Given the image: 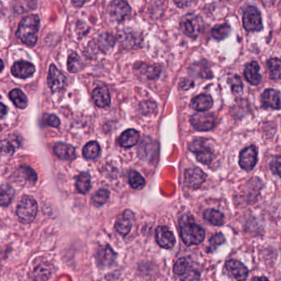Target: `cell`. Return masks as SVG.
<instances>
[{
    "mask_svg": "<svg viewBox=\"0 0 281 281\" xmlns=\"http://www.w3.org/2000/svg\"><path fill=\"white\" fill-rule=\"evenodd\" d=\"M76 187L78 191L82 194H86L89 192L91 189V177L88 173L82 172L78 176Z\"/></svg>",
    "mask_w": 281,
    "mask_h": 281,
    "instance_id": "83f0119b",
    "label": "cell"
},
{
    "mask_svg": "<svg viewBox=\"0 0 281 281\" xmlns=\"http://www.w3.org/2000/svg\"><path fill=\"white\" fill-rule=\"evenodd\" d=\"M181 29L186 35L191 38L199 36L204 29V22L201 17L194 13L185 15L181 20Z\"/></svg>",
    "mask_w": 281,
    "mask_h": 281,
    "instance_id": "277c9868",
    "label": "cell"
},
{
    "mask_svg": "<svg viewBox=\"0 0 281 281\" xmlns=\"http://www.w3.org/2000/svg\"><path fill=\"white\" fill-rule=\"evenodd\" d=\"M192 126L198 131H209L215 125V118L212 113H196L191 118Z\"/></svg>",
    "mask_w": 281,
    "mask_h": 281,
    "instance_id": "9c48e42d",
    "label": "cell"
},
{
    "mask_svg": "<svg viewBox=\"0 0 281 281\" xmlns=\"http://www.w3.org/2000/svg\"><path fill=\"white\" fill-rule=\"evenodd\" d=\"M179 224L181 237L186 245H199L204 241L205 237L204 229L196 223L193 217L184 214L180 219Z\"/></svg>",
    "mask_w": 281,
    "mask_h": 281,
    "instance_id": "6da1fadb",
    "label": "cell"
},
{
    "mask_svg": "<svg viewBox=\"0 0 281 281\" xmlns=\"http://www.w3.org/2000/svg\"><path fill=\"white\" fill-rule=\"evenodd\" d=\"M108 12L112 20L117 22H122L129 17L131 8L124 0H114L110 4Z\"/></svg>",
    "mask_w": 281,
    "mask_h": 281,
    "instance_id": "52a82bcc",
    "label": "cell"
},
{
    "mask_svg": "<svg viewBox=\"0 0 281 281\" xmlns=\"http://www.w3.org/2000/svg\"><path fill=\"white\" fill-rule=\"evenodd\" d=\"M117 39L122 48L125 49H138L142 44V35L134 30L124 29L117 35Z\"/></svg>",
    "mask_w": 281,
    "mask_h": 281,
    "instance_id": "5b68a950",
    "label": "cell"
},
{
    "mask_svg": "<svg viewBox=\"0 0 281 281\" xmlns=\"http://www.w3.org/2000/svg\"><path fill=\"white\" fill-rule=\"evenodd\" d=\"M19 175L23 176L27 182H31L32 184L35 183L36 181L38 180V175L29 166H21L19 169Z\"/></svg>",
    "mask_w": 281,
    "mask_h": 281,
    "instance_id": "74e56055",
    "label": "cell"
},
{
    "mask_svg": "<svg viewBox=\"0 0 281 281\" xmlns=\"http://www.w3.org/2000/svg\"><path fill=\"white\" fill-rule=\"evenodd\" d=\"M54 152L58 157L64 160L75 159V149L73 145L66 143H57L54 147Z\"/></svg>",
    "mask_w": 281,
    "mask_h": 281,
    "instance_id": "7402d4cb",
    "label": "cell"
},
{
    "mask_svg": "<svg viewBox=\"0 0 281 281\" xmlns=\"http://www.w3.org/2000/svg\"><path fill=\"white\" fill-rule=\"evenodd\" d=\"M267 66L271 79L278 80L281 78V59L277 58L269 59Z\"/></svg>",
    "mask_w": 281,
    "mask_h": 281,
    "instance_id": "d6a6232c",
    "label": "cell"
},
{
    "mask_svg": "<svg viewBox=\"0 0 281 281\" xmlns=\"http://www.w3.org/2000/svg\"><path fill=\"white\" fill-rule=\"evenodd\" d=\"M156 239L159 245L166 249L172 248L176 243L174 235L166 226L158 227L156 229Z\"/></svg>",
    "mask_w": 281,
    "mask_h": 281,
    "instance_id": "2e32d148",
    "label": "cell"
},
{
    "mask_svg": "<svg viewBox=\"0 0 281 281\" xmlns=\"http://www.w3.org/2000/svg\"><path fill=\"white\" fill-rule=\"evenodd\" d=\"M6 109L5 106L3 105V104H1V117L3 118V116L5 115Z\"/></svg>",
    "mask_w": 281,
    "mask_h": 281,
    "instance_id": "f907efd6",
    "label": "cell"
},
{
    "mask_svg": "<svg viewBox=\"0 0 281 281\" xmlns=\"http://www.w3.org/2000/svg\"><path fill=\"white\" fill-rule=\"evenodd\" d=\"M225 242V238L223 234H214V236L211 237L209 239V246L207 248L208 252H212L215 251L220 245L224 244Z\"/></svg>",
    "mask_w": 281,
    "mask_h": 281,
    "instance_id": "ab89813d",
    "label": "cell"
},
{
    "mask_svg": "<svg viewBox=\"0 0 281 281\" xmlns=\"http://www.w3.org/2000/svg\"><path fill=\"white\" fill-rule=\"evenodd\" d=\"M225 269L230 276L237 281H245L248 276V270L244 264L238 260H229L225 264Z\"/></svg>",
    "mask_w": 281,
    "mask_h": 281,
    "instance_id": "4fadbf2b",
    "label": "cell"
},
{
    "mask_svg": "<svg viewBox=\"0 0 281 281\" xmlns=\"http://www.w3.org/2000/svg\"><path fill=\"white\" fill-rule=\"evenodd\" d=\"M46 123H47L48 125L54 127V128H58L60 124V119L58 118L57 116L54 115V114L47 116Z\"/></svg>",
    "mask_w": 281,
    "mask_h": 281,
    "instance_id": "f6af8a7d",
    "label": "cell"
},
{
    "mask_svg": "<svg viewBox=\"0 0 281 281\" xmlns=\"http://www.w3.org/2000/svg\"><path fill=\"white\" fill-rule=\"evenodd\" d=\"M139 133L134 129H128L122 133L119 138L120 145L125 148H130L139 142Z\"/></svg>",
    "mask_w": 281,
    "mask_h": 281,
    "instance_id": "cb8c5ba5",
    "label": "cell"
},
{
    "mask_svg": "<svg viewBox=\"0 0 281 281\" xmlns=\"http://www.w3.org/2000/svg\"><path fill=\"white\" fill-rule=\"evenodd\" d=\"M9 98L18 108L23 109L28 106V98L25 94L19 89H13V91H11L9 93Z\"/></svg>",
    "mask_w": 281,
    "mask_h": 281,
    "instance_id": "f546056e",
    "label": "cell"
},
{
    "mask_svg": "<svg viewBox=\"0 0 281 281\" xmlns=\"http://www.w3.org/2000/svg\"><path fill=\"white\" fill-rule=\"evenodd\" d=\"M242 22L246 32H260L262 30L261 13L254 6H248L245 9Z\"/></svg>",
    "mask_w": 281,
    "mask_h": 281,
    "instance_id": "8992f818",
    "label": "cell"
},
{
    "mask_svg": "<svg viewBox=\"0 0 281 281\" xmlns=\"http://www.w3.org/2000/svg\"><path fill=\"white\" fill-rule=\"evenodd\" d=\"M272 170L276 175L281 177V156L276 158L271 165Z\"/></svg>",
    "mask_w": 281,
    "mask_h": 281,
    "instance_id": "ee69618b",
    "label": "cell"
},
{
    "mask_svg": "<svg viewBox=\"0 0 281 281\" xmlns=\"http://www.w3.org/2000/svg\"><path fill=\"white\" fill-rule=\"evenodd\" d=\"M230 31H231V28L229 24L224 23V24L217 25L216 27H214L212 29V36L217 40H222L229 36Z\"/></svg>",
    "mask_w": 281,
    "mask_h": 281,
    "instance_id": "e575fe53",
    "label": "cell"
},
{
    "mask_svg": "<svg viewBox=\"0 0 281 281\" xmlns=\"http://www.w3.org/2000/svg\"><path fill=\"white\" fill-rule=\"evenodd\" d=\"M17 215L25 224L33 222L38 214V203L31 196H23L18 202Z\"/></svg>",
    "mask_w": 281,
    "mask_h": 281,
    "instance_id": "3957f363",
    "label": "cell"
},
{
    "mask_svg": "<svg viewBox=\"0 0 281 281\" xmlns=\"http://www.w3.org/2000/svg\"><path fill=\"white\" fill-rule=\"evenodd\" d=\"M213 105V100L208 95H200L192 99L191 106L195 110L204 112L211 108Z\"/></svg>",
    "mask_w": 281,
    "mask_h": 281,
    "instance_id": "603a6c76",
    "label": "cell"
},
{
    "mask_svg": "<svg viewBox=\"0 0 281 281\" xmlns=\"http://www.w3.org/2000/svg\"><path fill=\"white\" fill-rule=\"evenodd\" d=\"M52 272L51 266L48 264H40L34 271L33 279L35 281H47Z\"/></svg>",
    "mask_w": 281,
    "mask_h": 281,
    "instance_id": "f1b7e54d",
    "label": "cell"
},
{
    "mask_svg": "<svg viewBox=\"0 0 281 281\" xmlns=\"http://www.w3.org/2000/svg\"><path fill=\"white\" fill-rule=\"evenodd\" d=\"M37 7L36 0H14L12 4L13 12L18 14H23L31 12Z\"/></svg>",
    "mask_w": 281,
    "mask_h": 281,
    "instance_id": "d4e9b609",
    "label": "cell"
},
{
    "mask_svg": "<svg viewBox=\"0 0 281 281\" xmlns=\"http://www.w3.org/2000/svg\"><path fill=\"white\" fill-rule=\"evenodd\" d=\"M204 219L209 222L213 225L216 226H221L224 223V215L221 212L216 210L208 209L204 212Z\"/></svg>",
    "mask_w": 281,
    "mask_h": 281,
    "instance_id": "4316f807",
    "label": "cell"
},
{
    "mask_svg": "<svg viewBox=\"0 0 281 281\" xmlns=\"http://www.w3.org/2000/svg\"><path fill=\"white\" fill-rule=\"evenodd\" d=\"M134 220V214L131 211L126 210L117 218L115 228L117 231L121 235H126L129 234L132 228V224Z\"/></svg>",
    "mask_w": 281,
    "mask_h": 281,
    "instance_id": "9a60e30c",
    "label": "cell"
},
{
    "mask_svg": "<svg viewBox=\"0 0 281 281\" xmlns=\"http://www.w3.org/2000/svg\"><path fill=\"white\" fill-rule=\"evenodd\" d=\"M40 19L38 15H28L24 17L18 26L17 36L23 44L34 46L38 42Z\"/></svg>",
    "mask_w": 281,
    "mask_h": 281,
    "instance_id": "7a4b0ae2",
    "label": "cell"
},
{
    "mask_svg": "<svg viewBox=\"0 0 281 281\" xmlns=\"http://www.w3.org/2000/svg\"><path fill=\"white\" fill-rule=\"evenodd\" d=\"M252 281H270L268 279L264 277V276H261V277H254L252 279Z\"/></svg>",
    "mask_w": 281,
    "mask_h": 281,
    "instance_id": "681fc988",
    "label": "cell"
},
{
    "mask_svg": "<svg viewBox=\"0 0 281 281\" xmlns=\"http://www.w3.org/2000/svg\"><path fill=\"white\" fill-rule=\"evenodd\" d=\"M47 81L52 92L61 91L66 86V77L54 64L50 65Z\"/></svg>",
    "mask_w": 281,
    "mask_h": 281,
    "instance_id": "7c38bea8",
    "label": "cell"
},
{
    "mask_svg": "<svg viewBox=\"0 0 281 281\" xmlns=\"http://www.w3.org/2000/svg\"><path fill=\"white\" fill-rule=\"evenodd\" d=\"M92 99L96 105L100 108H106L111 103V96L108 89L105 86L97 87L92 92Z\"/></svg>",
    "mask_w": 281,
    "mask_h": 281,
    "instance_id": "ffe728a7",
    "label": "cell"
},
{
    "mask_svg": "<svg viewBox=\"0 0 281 281\" xmlns=\"http://www.w3.org/2000/svg\"><path fill=\"white\" fill-rule=\"evenodd\" d=\"M20 146V139L16 136H10L2 142V152L12 154Z\"/></svg>",
    "mask_w": 281,
    "mask_h": 281,
    "instance_id": "4dcf8cb0",
    "label": "cell"
},
{
    "mask_svg": "<svg viewBox=\"0 0 281 281\" xmlns=\"http://www.w3.org/2000/svg\"><path fill=\"white\" fill-rule=\"evenodd\" d=\"M229 84L231 86L232 91L235 95H240L242 92V84L241 80L238 76H234L229 80Z\"/></svg>",
    "mask_w": 281,
    "mask_h": 281,
    "instance_id": "7bdbcfd3",
    "label": "cell"
},
{
    "mask_svg": "<svg viewBox=\"0 0 281 281\" xmlns=\"http://www.w3.org/2000/svg\"><path fill=\"white\" fill-rule=\"evenodd\" d=\"M110 193L107 190L101 189L97 191L92 197V203L97 206V207H101L102 205H104L106 202L109 199Z\"/></svg>",
    "mask_w": 281,
    "mask_h": 281,
    "instance_id": "f35d334b",
    "label": "cell"
},
{
    "mask_svg": "<svg viewBox=\"0 0 281 281\" xmlns=\"http://www.w3.org/2000/svg\"><path fill=\"white\" fill-rule=\"evenodd\" d=\"M116 44V38L110 33L105 32L98 37V46L102 52H109Z\"/></svg>",
    "mask_w": 281,
    "mask_h": 281,
    "instance_id": "484cf974",
    "label": "cell"
},
{
    "mask_svg": "<svg viewBox=\"0 0 281 281\" xmlns=\"http://www.w3.org/2000/svg\"><path fill=\"white\" fill-rule=\"evenodd\" d=\"M190 265L191 264H190L189 261L186 257H182V258L178 259L177 262L175 263L174 268H173L174 273L177 275V276H182V274L184 273L186 270L188 268V266Z\"/></svg>",
    "mask_w": 281,
    "mask_h": 281,
    "instance_id": "b9f144b4",
    "label": "cell"
},
{
    "mask_svg": "<svg viewBox=\"0 0 281 281\" xmlns=\"http://www.w3.org/2000/svg\"><path fill=\"white\" fill-rule=\"evenodd\" d=\"M100 146L97 141H90L82 149V155L87 160H93L99 155Z\"/></svg>",
    "mask_w": 281,
    "mask_h": 281,
    "instance_id": "1f68e13d",
    "label": "cell"
},
{
    "mask_svg": "<svg viewBox=\"0 0 281 281\" xmlns=\"http://www.w3.org/2000/svg\"><path fill=\"white\" fill-rule=\"evenodd\" d=\"M261 1H262V3L266 7H271L276 2V0H261Z\"/></svg>",
    "mask_w": 281,
    "mask_h": 281,
    "instance_id": "c3c4849f",
    "label": "cell"
},
{
    "mask_svg": "<svg viewBox=\"0 0 281 281\" xmlns=\"http://www.w3.org/2000/svg\"><path fill=\"white\" fill-rule=\"evenodd\" d=\"M86 0H72V3L75 7H81L83 6Z\"/></svg>",
    "mask_w": 281,
    "mask_h": 281,
    "instance_id": "7dc6e473",
    "label": "cell"
},
{
    "mask_svg": "<svg viewBox=\"0 0 281 281\" xmlns=\"http://www.w3.org/2000/svg\"><path fill=\"white\" fill-rule=\"evenodd\" d=\"M262 105L266 108L280 109L281 108V95L278 91L273 89H268L264 91L261 96Z\"/></svg>",
    "mask_w": 281,
    "mask_h": 281,
    "instance_id": "d6986e66",
    "label": "cell"
},
{
    "mask_svg": "<svg viewBox=\"0 0 281 281\" xmlns=\"http://www.w3.org/2000/svg\"><path fill=\"white\" fill-rule=\"evenodd\" d=\"M35 66L27 61L16 62L12 67V74L18 78L26 79L33 76L35 72Z\"/></svg>",
    "mask_w": 281,
    "mask_h": 281,
    "instance_id": "e0dca14e",
    "label": "cell"
},
{
    "mask_svg": "<svg viewBox=\"0 0 281 281\" xmlns=\"http://www.w3.org/2000/svg\"><path fill=\"white\" fill-rule=\"evenodd\" d=\"M67 67L68 70L70 72H74V73L81 71L83 68V63H82V59L75 52H73L72 54L69 56Z\"/></svg>",
    "mask_w": 281,
    "mask_h": 281,
    "instance_id": "836d02e7",
    "label": "cell"
},
{
    "mask_svg": "<svg viewBox=\"0 0 281 281\" xmlns=\"http://www.w3.org/2000/svg\"><path fill=\"white\" fill-rule=\"evenodd\" d=\"M14 190L8 186L3 185L1 187V206L6 207L10 204L12 200L14 197Z\"/></svg>",
    "mask_w": 281,
    "mask_h": 281,
    "instance_id": "d590c367",
    "label": "cell"
},
{
    "mask_svg": "<svg viewBox=\"0 0 281 281\" xmlns=\"http://www.w3.org/2000/svg\"><path fill=\"white\" fill-rule=\"evenodd\" d=\"M193 0H174L175 3L179 7H185L189 6Z\"/></svg>",
    "mask_w": 281,
    "mask_h": 281,
    "instance_id": "bcb514c9",
    "label": "cell"
},
{
    "mask_svg": "<svg viewBox=\"0 0 281 281\" xmlns=\"http://www.w3.org/2000/svg\"><path fill=\"white\" fill-rule=\"evenodd\" d=\"M191 151L197 155V160L204 165H209L211 162L214 155L209 146L205 145L204 140H195L189 145Z\"/></svg>",
    "mask_w": 281,
    "mask_h": 281,
    "instance_id": "ba28073f",
    "label": "cell"
},
{
    "mask_svg": "<svg viewBox=\"0 0 281 281\" xmlns=\"http://www.w3.org/2000/svg\"><path fill=\"white\" fill-rule=\"evenodd\" d=\"M180 278L182 281H198L200 279L199 271L190 265L184 273L180 276Z\"/></svg>",
    "mask_w": 281,
    "mask_h": 281,
    "instance_id": "60d3db41",
    "label": "cell"
},
{
    "mask_svg": "<svg viewBox=\"0 0 281 281\" xmlns=\"http://www.w3.org/2000/svg\"><path fill=\"white\" fill-rule=\"evenodd\" d=\"M205 179L206 175L199 168H191L185 172V185L189 188H199L201 187Z\"/></svg>",
    "mask_w": 281,
    "mask_h": 281,
    "instance_id": "30bf717a",
    "label": "cell"
},
{
    "mask_svg": "<svg viewBox=\"0 0 281 281\" xmlns=\"http://www.w3.org/2000/svg\"><path fill=\"white\" fill-rule=\"evenodd\" d=\"M259 71L260 67L256 62H251L247 64L244 69V76L246 77V81L254 86L258 85L261 81V76Z\"/></svg>",
    "mask_w": 281,
    "mask_h": 281,
    "instance_id": "44dd1931",
    "label": "cell"
},
{
    "mask_svg": "<svg viewBox=\"0 0 281 281\" xmlns=\"http://www.w3.org/2000/svg\"><path fill=\"white\" fill-rule=\"evenodd\" d=\"M129 184L134 189H140L145 185V180L139 173L132 170L129 175Z\"/></svg>",
    "mask_w": 281,
    "mask_h": 281,
    "instance_id": "8d00e7d4",
    "label": "cell"
},
{
    "mask_svg": "<svg viewBox=\"0 0 281 281\" xmlns=\"http://www.w3.org/2000/svg\"><path fill=\"white\" fill-rule=\"evenodd\" d=\"M139 156L140 159L152 163L153 160H156L158 155L157 142L150 138H144L142 142L139 145Z\"/></svg>",
    "mask_w": 281,
    "mask_h": 281,
    "instance_id": "8fae6325",
    "label": "cell"
},
{
    "mask_svg": "<svg viewBox=\"0 0 281 281\" xmlns=\"http://www.w3.org/2000/svg\"><path fill=\"white\" fill-rule=\"evenodd\" d=\"M257 161V150L255 146H249L241 150L239 156V165L246 171L252 170Z\"/></svg>",
    "mask_w": 281,
    "mask_h": 281,
    "instance_id": "5bb4252c",
    "label": "cell"
},
{
    "mask_svg": "<svg viewBox=\"0 0 281 281\" xmlns=\"http://www.w3.org/2000/svg\"><path fill=\"white\" fill-rule=\"evenodd\" d=\"M116 257H117V255L109 245L101 246L97 250V255H96L97 264L100 267H107V266H112Z\"/></svg>",
    "mask_w": 281,
    "mask_h": 281,
    "instance_id": "ac0fdd59",
    "label": "cell"
}]
</instances>
